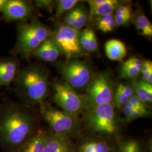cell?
I'll return each mask as SVG.
<instances>
[{
	"mask_svg": "<svg viewBox=\"0 0 152 152\" xmlns=\"http://www.w3.org/2000/svg\"><path fill=\"white\" fill-rule=\"evenodd\" d=\"M38 120L32 107L4 98L0 103V147L5 152H20L39 129Z\"/></svg>",
	"mask_w": 152,
	"mask_h": 152,
	"instance_id": "obj_1",
	"label": "cell"
},
{
	"mask_svg": "<svg viewBox=\"0 0 152 152\" xmlns=\"http://www.w3.org/2000/svg\"><path fill=\"white\" fill-rule=\"evenodd\" d=\"M14 83V91L23 104L39 105L49 95V73L39 64H31L20 69Z\"/></svg>",
	"mask_w": 152,
	"mask_h": 152,
	"instance_id": "obj_2",
	"label": "cell"
},
{
	"mask_svg": "<svg viewBox=\"0 0 152 152\" xmlns=\"http://www.w3.org/2000/svg\"><path fill=\"white\" fill-rule=\"evenodd\" d=\"M16 31V43L10 53L27 60L45 39L52 35L50 28L36 17L29 22L18 23Z\"/></svg>",
	"mask_w": 152,
	"mask_h": 152,
	"instance_id": "obj_3",
	"label": "cell"
},
{
	"mask_svg": "<svg viewBox=\"0 0 152 152\" xmlns=\"http://www.w3.org/2000/svg\"><path fill=\"white\" fill-rule=\"evenodd\" d=\"M85 122L88 129L100 134L112 135L118 130V125L114 105L104 104L87 109Z\"/></svg>",
	"mask_w": 152,
	"mask_h": 152,
	"instance_id": "obj_4",
	"label": "cell"
},
{
	"mask_svg": "<svg viewBox=\"0 0 152 152\" xmlns=\"http://www.w3.org/2000/svg\"><path fill=\"white\" fill-rule=\"evenodd\" d=\"M40 117L49 125L51 132L68 136L78 127V117L55 108L45 102L39 105Z\"/></svg>",
	"mask_w": 152,
	"mask_h": 152,
	"instance_id": "obj_5",
	"label": "cell"
},
{
	"mask_svg": "<svg viewBox=\"0 0 152 152\" xmlns=\"http://www.w3.org/2000/svg\"><path fill=\"white\" fill-rule=\"evenodd\" d=\"M113 81L109 72L94 77L84 96L86 110L104 104L112 103L113 100Z\"/></svg>",
	"mask_w": 152,
	"mask_h": 152,
	"instance_id": "obj_6",
	"label": "cell"
},
{
	"mask_svg": "<svg viewBox=\"0 0 152 152\" xmlns=\"http://www.w3.org/2000/svg\"><path fill=\"white\" fill-rule=\"evenodd\" d=\"M53 101L62 110L76 117L86 110L84 96L78 94L67 83L55 82L53 85Z\"/></svg>",
	"mask_w": 152,
	"mask_h": 152,
	"instance_id": "obj_7",
	"label": "cell"
},
{
	"mask_svg": "<svg viewBox=\"0 0 152 152\" xmlns=\"http://www.w3.org/2000/svg\"><path fill=\"white\" fill-rule=\"evenodd\" d=\"M79 36V31L63 24L56 28L51 35L68 61L77 58L84 53L80 44Z\"/></svg>",
	"mask_w": 152,
	"mask_h": 152,
	"instance_id": "obj_8",
	"label": "cell"
},
{
	"mask_svg": "<svg viewBox=\"0 0 152 152\" xmlns=\"http://www.w3.org/2000/svg\"><path fill=\"white\" fill-rule=\"evenodd\" d=\"M63 76L66 83L75 90L84 88L90 84L93 78L90 66L77 58L68 61L63 69Z\"/></svg>",
	"mask_w": 152,
	"mask_h": 152,
	"instance_id": "obj_9",
	"label": "cell"
},
{
	"mask_svg": "<svg viewBox=\"0 0 152 152\" xmlns=\"http://www.w3.org/2000/svg\"><path fill=\"white\" fill-rule=\"evenodd\" d=\"M36 12V6L25 0H7L2 14V19L6 22H28Z\"/></svg>",
	"mask_w": 152,
	"mask_h": 152,
	"instance_id": "obj_10",
	"label": "cell"
},
{
	"mask_svg": "<svg viewBox=\"0 0 152 152\" xmlns=\"http://www.w3.org/2000/svg\"><path fill=\"white\" fill-rule=\"evenodd\" d=\"M20 69V61L15 55L1 58L0 85L10 86L16 79Z\"/></svg>",
	"mask_w": 152,
	"mask_h": 152,
	"instance_id": "obj_11",
	"label": "cell"
},
{
	"mask_svg": "<svg viewBox=\"0 0 152 152\" xmlns=\"http://www.w3.org/2000/svg\"><path fill=\"white\" fill-rule=\"evenodd\" d=\"M73 142L67 135L48 132L44 152H75Z\"/></svg>",
	"mask_w": 152,
	"mask_h": 152,
	"instance_id": "obj_12",
	"label": "cell"
},
{
	"mask_svg": "<svg viewBox=\"0 0 152 152\" xmlns=\"http://www.w3.org/2000/svg\"><path fill=\"white\" fill-rule=\"evenodd\" d=\"M90 7V19L97 20L103 16L113 14L117 7L122 4L116 0L87 1Z\"/></svg>",
	"mask_w": 152,
	"mask_h": 152,
	"instance_id": "obj_13",
	"label": "cell"
},
{
	"mask_svg": "<svg viewBox=\"0 0 152 152\" xmlns=\"http://www.w3.org/2000/svg\"><path fill=\"white\" fill-rule=\"evenodd\" d=\"M62 55L58 45L52 37H50L41 44L32 55L45 62H54Z\"/></svg>",
	"mask_w": 152,
	"mask_h": 152,
	"instance_id": "obj_14",
	"label": "cell"
},
{
	"mask_svg": "<svg viewBox=\"0 0 152 152\" xmlns=\"http://www.w3.org/2000/svg\"><path fill=\"white\" fill-rule=\"evenodd\" d=\"M75 152H112V147L103 139L90 138L82 141Z\"/></svg>",
	"mask_w": 152,
	"mask_h": 152,
	"instance_id": "obj_15",
	"label": "cell"
},
{
	"mask_svg": "<svg viewBox=\"0 0 152 152\" xmlns=\"http://www.w3.org/2000/svg\"><path fill=\"white\" fill-rule=\"evenodd\" d=\"M105 51L108 58L113 61H122L127 54L124 43L117 39L108 41L105 45Z\"/></svg>",
	"mask_w": 152,
	"mask_h": 152,
	"instance_id": "obj_16",
	"label": "cell"
},
{
	"mask_svg": "<svg viewBox=\"0 0 152 152\" xmlns=\"http://www.w3.org/2000/svg\"><path fill=\"white\" fill-rule=\"evenodd\" d=\"M48 132L38 129L23 147L20 152H44V146Z\"/></svg>",
	"mask_w": 152,
	"mask_h": 152,
	"instance_id": "obj_17",
	"label": "cell"
},
{
	"mask_svg": "<svg viewBox=\"0 0 152 152\" xmlns=\"http://www.w3.org/2000/svg\"><path fill=\"white\" fill-rule=\"evenodd\" d=\"M131 87L135 95L141 102L149 105L152 103V85L142 80H136L132 82Z\"/></svg>",
	"mask_w": 152,
	"mask_h": 152,
	"instance_id": "obj_18",
	"label": "cell"
},
{
	"mask_svg": "<svg viewBox=\"0 0 152 152\" xmlns=\"http://www.w3.org/2000/svg\"><path fill=\"white\" fill-rule=\"evenodd\" d=\"M142 61L136 57H131L126 60L121 68L120 75L126 79H135L140 74Z\"/></svg>",
	"mask_w": 152,
	"mask_h": 152,
	"instance_id": "obj_19",
	"label": "cell"
},
{
	"mask_svg": "<svg viewBox=\"0 0 152 152\" xmlns=\"http://www.w3.org/2000/svg\"><path fill=\"white\" fill-rule=\"evenodd\" d=\"M79 41L83 51L88 53L98 51V41L92 28H87L80 32Z\"/></svg>",
	"mask_w": 152,
	"mask_h": 152,
	"instance_id": "obj_20",
	"label": "cell"
},
{
	"mask_svg": "<svg viewBox=\"0 0 152 152\" xmlns=\"http://www.w3.org/2000/svg\"><path fill=\"white\" fill-rule=\"evenodd\" d=\"M133 95L134 92L131 86L127 84H119L114 91L113 100L115 106L120 109L122 108Z\"/></svg>",
	"mask_w": 152,
	"mask_h": 152,
	"instance_id": "obj_21",
	"label": "cell"
},
{
	"mask_svg": "<svg viewBox=\"0 0 152 152\" xmlns=\"http://www.w3.org/2000/svg\"><path fill=\"white\" fill-rule=\"evenodd\" d=\"M134 23L138 33L146 37H152V23L143 13L139 12L134 15Z\"/></svg>",
	"mask_w": 152,
	"mask_h": 152,
	"instance_id": "obj_22",
	"label": "cell"
},
{
	"mask_svg": "<svg viewBox=\"0 0 152 152\" xmlns=\"http://www.w3.org/2000/svg\"><path fill=\"white\" fill-rule=\"evenodd\" d=\"M55 13L54 19H59L64 13L74 9L75 6L79 2L77 0H59L56 1Z\"/></svg>",
	"mask_w": 152,
	"mask_h": 152,
	"instance_id": "obj_23",
	"label": "cell"
},
{
	"mask_svg": "<svg viewBox=\"0 0 152 152\" xmlns=\"http://www.w3.org/2000/svg\"><path fill=\"white\" fill-rule=\"evenodd\" d=\"M96 21V26L98 29L103 32H112L117 27L114 21L113 13L103 16Z\"/></svg>",
	"mask_w": 152,
	"mask_h": 152,
	"instance_id": "obj_24",
	"label": "cell"
},
{
	"mask_svg": "<svg viewBox=\"0 0 152 152\" xmlns=\"http://www.w3.org/2000/svg\"><path fill=\"white\" fill-rule=\"evenodd\" d=\"M119 152H142L139 142L135 139H128L120 143Z\"/></svg>",
	"mask_w": 152,
	"mask_h": 152,
	"instance_id": "obj_25",
	"label": "cell"
},
{
	"mask_svg": "<svg viewBox=\"0 0 152 152\" xmlns=\"http://www.w3.org/2000/svg\"><path fill=\"white\" fill-rule=\"evenodd\" d=\"M76 9V18L74 26V29L79 31V29L83 27L87 22L88 16L86 11L81 6L75 8Z\"/></svg>",
	"mask_w": 152,
	"mask_h": 152,
	"instance_id": "obj_26",
	"label": "cell"
},
{
	"mask_svg": "<svg viewBox=\"0 0 152 152\" xmlns=\"http://www.w3.org/2000/svg\"><path fill=\"white\" fill-rule=\"evenodd\" d=\"M132 107L137 111L141 113L144 117L149 116L151 114V110L148 105L143 103L140 100L136 98L135 95H133L129 100Z\"/></svg>",
	"mask_w": 152,
	"mask_h": 152,
	"instance_id": "obj_27",
	"label": "cell"
},
{
	"mask_svg": "<svg viewBox=\"0 0 152 152\" xmlns=\"http://www.w3.org/2000/svg\"><path fill=\"white\" fill-rule=\"evenodd\" d=\"M141 78L143 81L152 85V62L145 60L142 61L141 66Z\"/></svg>",
	"mask_w": 152,
	"mask_h": 152,
	"instance_id": "obj_28",
	"label": "cell"
},
{
	"mask_svg": "<svg viewBox=\"0 0 152 152\" xmlns=\"http://www.w3.org/2000/svg\"><path fill=\"white\" fill-rule=\"evenodd\" d=\"M35 6L51 13L54 9L56 1L51 0L34 1Z\"/></svg>",
	"mask_w": 152,
	"mask_h": 152,
	"instance_id": "obj_29",
	"label": "cell"
},
{
	"mask_svg": "<svg viewBox=\"0 0 152 152\" xmlns=\"http://www.w3.org/2000/svg\"><path fill=\"white\" fill-rule=\"evenodd\" d=\"M115 15H122V16L132 17V9L131 6L121 4L117 7L115 10Z\"/></svg>",
	"mask_w": 152,
	"mask_h": 152,
	"instance_id": "obj_30",
	"label": "cell"
},
{
	"mask_svg": "<svg viewBox=\"0 0 152 152\" xmlns=\"http://www.w3.org/2000/svg\"><path fill=\"white\" fill-rule=\"evenodd\" d=\"M76 18V9H73L70 11L67 12L65 14L64 22V25L69 27L74 28Z\"/></svg>",
	"mask_w": 152,
	"mask_h": 152,
	"instance_id": "obj_31",
	"label": "cell"
},
{
	"mask_svg": "<svg viewBox=\"0 0 152 152\" xmlns=\"http://www.w3.org/2000/svg\"><path fill=\"white\" fill-rule=\"evenodd\" d=\"M114 21L117 27L124 26L127 25L130 22L132 18L129 16H122V15H114Z\"/></svg>",
	"mask_w": 152,
	"mask_h": 152,
	"instance_id": "obj_32",
	"label": "cell"
},
{
	"mask_svg": "<svg viewBox=\"0 0 152 152\" xmlns=\"http://www.w3.org/2000/svg\"><path fill=\"white\" fill-rule=\"evenodd\" d=\"M141 117H144V116L139 112L137 111L135 109H134L132 114L131 115L130 117L129 118V122H130L133 120H136L137 118H141Z\"/></svg>",
	"mask_w": 152,
	"mask_h": 152,
	"instance_id": "obj_33",
	"label": "cell"
},
{
	"mask_svg": "<svg viewBox=\"0 0 152 152\" xmlns=\"http://www.w3.org/2000/svg\"><path fill=\"white\" fill-rule=\"evenodd\" d=\"M7 2V0H0V16H2V14L6 4Z\"/></svg>",
	"mask_w": 152,
	"mask_h": 152,
	"instance_id": "obj_34",
	"label": "cell"
},
{
	"mask_svg": "<svg viewBox=\"0 0 152 152\" xmlns=\"http://www.w3.org/2000/svg\"><path fill=\"white\" fill-rule=\"evenodd\" d=\"M0 95H1V94H0Z\"/></svg>",
	"mask_w": 152,
	"mask_h": 152,
	"instance_id": "obj_35",
	"label": "cell"
}]
</instances>
